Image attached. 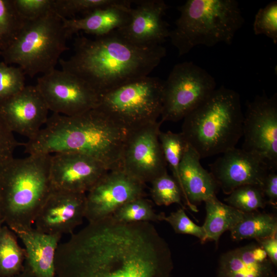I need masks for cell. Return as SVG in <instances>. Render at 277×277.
Segmentation results:
<instances>
[{
    "label": "cell",
    "instance_id": "obj_1",
    "mask_svg": "<svg viewBox=\"0 0 277 277\" xmlns=\"http://www.w3.org/2000/svg\"><path fill=\"white\" fill-rule=\"evenodd\" d=\"M166 54L162 45L138 46L115 30L94 38H76L73 54L59 63L62 70L77 76L101 95L148 76Z\"/></svg>",
    "mask_w": 277,
    "mask_h": 277
},
{
    "label": "cell",
    "instance_id": "obj_2",
    "mask_svg": "<svg viewBox=\"0 0 277 277\" xmlns=\"http://www.w3.org/2000/svg\"><path fill=\"white\" fill-rule=\"evenodd\" d=\"M128 131L95 108L80 114L52 113L37 135L24 144L29 154L75 152L107 168H120Z\"/></svg>",
    "mask_w": 277,
    "mask_h": 277
},
{
    "label": "cell",
    "instance_id": "obj_3",
    "mask_svg": "<svg viewBox=\"0 0 277 277\" xmlns=\"http://www.w3.org/2000/svg\"><path fill=\"white\" fill-rule=\"evenodd\" d=\"M172 254L140 239L118 234L88 244L58 277H170Z\"/></svg>",
    "mask_w": 277,
    "mask_h": 277
},
{
    "label": "cell",
    "instance_id": "obj_4",
    "mask_svg": "<svg viewBox=\"0 0 277 277\" xmlns=\"http://www.w3.org/2000/svg\"><path fill=\"white\" fill-rule=\"evenodd\" d=\"M50 156L13 157L0 167V216L14 232L32 227L51 190Z\"/></svg>",
    "mask_w": 277,
    "mask_h": 277
},
{
    "label": "cell",
    "instance_id": "obj_5",
    "mask_svg": "<svg viewBox=\"0 0 277 277\" xmlns=\"http://www.w3.org/2000/svg\"><path fill=\"white\" fill-rule=\"evenodd\" d=\"M243 118L239 94L221 86L183 118L181 133L202 159L235 147Z\"/></svg>",
    "mask_w": 277,
    "mask_h": 277
},
{
    "label": "cell",
    "instance_id": "obj_6",
    "mask_svg": "<svg viewBox=\"0 0 277 277\" xmlns=\"http://www.w3.org/2000/svg\"><path fill=\"white\" fill-rule=\"evenodd\" d=\"M178 10L180 15L169 37L179 56L199 45H230L244 23L235 0H188Z\"/></svg>",
    "mask_w": 277,
    "mask_h": 277
},
{
    "label": "cell",
    "instance_id": "obj_7",
    "mask_svg": "<svg viewBox=\"0 0 277 277\" xmlns=\"http://www.w3.org/2000/svg\"><path fill=\"white\" fill-rule=\"evenodd\" d=\"M69 36L62 18L52 10L27 22L4 51L6 61L17 65L25 75L47 73L55 69L61 55L68 49Z\"/></svg>",
    "mask_w": 277,
    "mask_h": 277
},
{
    "label": "cell",
    "instance_id": "obj_8",
    "mask_svg": "<svg viewBox=\"0 0 277 277\" xmlns=\"http://www.w3.org/2000/svg\"><path fill=\"white\" fill-rule=\"evenodd\" d=\"M164 81L149 76L128 82L100 95L96 107L127 131L158 121Z\"/></svg>",
    "mask_w": 277,
    "mask_h": 277
},
{
    "label": "cell",
    "instance_id": "obj_9",
    "mask_svg": "<svg viewBox=\"0 0 277 277\" xmlns=\"http://www.w3.org/2000/svg\"><path fill=\"white\" fill-rule=\"evenodd\" d=\"M215 89V79L205 69L192 62L176 64L164 81L160 122L183 120Z\"/></svg>",
    "mask_w": 277,
    "mask_h": 277
},
{
    "label": "cell",
    "instance_id": "obj_10",
    "mask_svg": "<svg viewBox=\"0 0 277 277\" xmlns=\"http://www.w3.org/2000/svg\"><path fill=\"white\" fill-rule=\"evenodd\" d=\"M242 149L260 156L273 170L277 168V94L256 95L244 114Z\"/></svg>",
    "mask_w": 277,
    "mask_h": 277
},
{
    "label": "cell",
    "instance_id": "obj_11",
    "mask_svg": "<svg viewBox=\"0 0 277 277\" xmlns=\"http://www.w3.org/2000/svg\"><path fill=\"white\" fill-rule=\"evenodd\" d=\"M49 110L67 116L97 107L100 95L83 80L69 72L54 70L43 74L35 85Z\"/></svg>",
    "mask_w": 277,
    "mask_h": 277
},
{
    "label": "cell",
    "instance_id": "obj_12",
    "mask_svg": "<svg viewBox=\"0 0 277 277\" xmlns=\"http://www.w3.org/2000/svg\"><path fill=\"white\" fill-rule=\"evenodd\" d=\"M161 124L157 121L128 131L120 168L144 184L167 172L159 138Z\"/></svg>",
    "mask_w": 277,
    "mask_h": 277
},
{
    "label": "cell",
    "instance_id": "obj_13",
    "mask_svg": "<svg viewBox=\"0 0 277 277\" xmlns=\"http://www.w3.org/2000/svg\"><path fill=\"white\" fill-rule=\"evenodd\" d=\"M144 186L121 168L108 171L86 193L85 218L92 222L112 216L126 203L144 197Z\"/></svg>",
    "mask_w": 277,
    "mask_h": 277
},
{
    "label": "cell",
    "instance_id": "obj_14",
    "mask_svg": "<svg viewBox=\"0 0 277 277\" xmlns=\"http://www.w3.org/2000/svg\"><path fill=\"white\" fill-rule=\"evenodd\" d=\"M209 166L217 187L227 195L243 185L262 188L265 177L273 170L258 155L236 147L222 153Z\"/></svg>",
    "mask_w": 277,
    "mask_h": 277
},
{
    "label": "cell",
    "instance_id": "obj_15",
    "mask_svg": "<svg viewBox=\"0 0 277 277\" xmlns=\"http://www.w3.org/2000/svg\"><path fill=\"white\" fill-rule=\"evenodd\" d=\"M108 171L100 161L84 154L61 152L50 156L52 189L86 194Z\"/></svg>",
    "mask_w": 277,
    "mask_h": 277
},
{
    "label": "cell",
    "instance_id": "obj_16",
    "mask_svg": "<svg viewBox=\"0 0 277 277\" xmlns=\"http://www.w3.org/2000/svg\"><path fill=\"white\" fill-rule=\"evenodd\" d=\"M85 211L86 193L51 189L36 216L35 228L49 234L72 233Z\"/></svg>",
    "mask_w": 277,
    "mask_h": 277
},
{
    "label": "cell",
    "instance_id": "obj_17",
    "mask_svg": "<svg viewBox=\"0 0 277 277\" xmlns=\"http://www.w3.org/2000/svg\"><path fill=\"white\" fill-rule=\"evenodd\" d=\"M49 109L35 86H25L19 92L0 102V114L10 130L35 137L46 123Z\"/></svg>",
    "mask_w": 277,
    "mask_h": 277
},
{
    "label": "cell",
    "instance_id": "obj_18",
    "mask_svg": "<svg viewBox=\"0 0 277 277\" xmlns=\"http://www.w3.org/2000/svg\"><path fill=\"white\" fill-rule=\"evenodd\" d=\"M128 22L116 30L125 39L140 47L162 45L169 37L168 24L163 17L168 8L163 0L134 1Z\"/></svg>",
    "mask_w": 277,
    "mask_h": 277
},
{
    "label": "cell",
    "instance_id": "obj_19",
    "mask_svg": "<svg viewBox=\"0 0 277 277\" xmlns=\"http://www.w3.org/2000/svg\"><path fill=\"white\" fill-rule=\"evenodd\" d=\"M201 159L188 144L180 165L177 182L186 204L194 212L198 211L197 205L216 197L218 187L211 173L201 165Z\"/></svg>",
    "mask_w": 277,
    "mask_h": 277
},
{
    "label": "cell",
    "instance_id": "obj_20",
    "mask_svg": "<svg viewBox=\"0 0 277 277\" xmlns=\"http://www.w3.org/2000/svg\"><path fill=\"white\" fill-rule=\"evenodd\" d=\"M273 265L258 243H251L223 253L217 277H272Z\"/></svg>",
    "mask_w": 277,
    "mask_h": 277
},
{
    "label": "cell",
    "instance_id": "obj_21",
    "mask_svg": "<svg viewBox=\"0 0 277 277\" xmlns=\"http://www.w3.org/2000/svg\"><path fill=\"white\" fill-rule=\"evenodd\" d=\"M133 2L118 0L115 4L96 9L81 18H61L69 37L80 31L96 36H103L127 24Z\"/></svg>",
    "mask_w": 277,
    "mask_h": 277
},
{
    "label": "cell",
    "instance_id": "obj_22",
    "mask_svg": "<svg viewBox=\"0 0 277 277\" xmlns=\"http://www.w3.org/2000/svg\"><path fill=\"white\" fill-rule=\"evenodd\" d=\"M14 233L24 245L25 264L35 277H55V254L62 236L32 227Z\"/></svg>",
    "mask_w": 277,
    "mask_h": 277
},
{
    "label": "cell",
    "instance_id": "obj_23",
    "mask_svg": "<svg viewBox=\"0 0 277 277\" xmlns=\"http://www.w3.org/2000/svg\"><path fill=\"white\" fill-rule=\"evenodd\" d=\"M204 203L206 215L202 227L207 241L217 243L224 232L231 230L242 220L245 213L221 202L216 197Z\"/></svg>",
    "mask_w": 277,
    "mask_h": 277
},
{
    "label": "cell",
    "instance_id": "obj_24",
    "mask_svg": "<svg viewBox=\"0 0 277 277\" xmlns=\"http://www.w3.org/2000/svg\"><path fill=\"white\" fill-rule=\"evenodd\" d=\"M236 241L261 239L277 234V219L270 213L258 211L245 213L242 220L229 231Z\"/></svg>",
    "mask_w": 277,
    "mask_h": 277
},
{
    "label": "cell",
    "instance_id": "obj_25",
    "mask_svg": "<svg viewBox=\"0 0 277 277\" xmlns=\"http://www.w3.org/2000/svg\"><path fill=\"white\" fill-rule=\"evenodd\" d=\"M16 238L8 226H3L0 229V277H13L24 267L25 251Z\"/></svg>",
    "mask_w": 277,
    "mask_h": 277
},
{
    "label": "cell",
    "instance_id": "obj_26",
    "mask_svg": "<svg viewBox=\"0 0 277 277\" xmlns=\"http://www.w3.org/2000/svg\"><path fill=\"white\" fill-rule=\"evenodd\" d=\"M164 213H156L151 202L144 197L132 200L118 209L111 216L123 223L159 222Z\"/></svg>",
    "mask_w": 277,
    "mask_h": 277
},
{
    "label": "cell",
    "instance_id": "obj_27",
    "mask_svg": "<svg viewBox=\"0 0 277 277\" xmlns=\"http://www.w3.org/2000/svg\"><path fill=\"white\" fill-rule=\"evenodd\" d=\"M228 205L244 213L258 211L267 204L261 187L245 185L234 189L224 199Z\"/></svg>",
    "mask_w": 277,
    "mask_h": 277
},
{
    "label": "cell",
    "instance_id": "obj_28",
    "mask_svg": "<svg viewBox=\"0 0 277 277\" xmlns=\"http://www.w3.org/2000/svg\"><path fill=\"white\" fill-rule=\"evenodd\" d=\"M159 138L166 162L170 168L172 176L177 182L180 165L188 143L181 132L160 131Z\"/></svg>",
    "mask_w": 277,
    "mask_h": 277
},
{
    "label": "cell",
    "instance_id": "obj_29",
    "mask_svg": "<svg viewBox=\"0 0 277 277\" xmlns=\"http://www.w3.org/2000/svg\"><path fill=\"white\" fill-rule=\"evenodd\" d=\"M26 22L18 15L12 1L0 0V47L6 49Z\"/></svg>",
    "mask_w": 277,
    "mask_h": 277
},
{
    "label": "cell",
    "instance_id": "obj_30",
    "mask_svg": "<svg viewBox=\"0 0 277 277\" xmlns=\"http://www.w3.org/2000/svg\"><path fill=\"white\" fill-rule=\"evenodd\" d=\"M150 195L157 206H169L177 204L184 208L182 194L176 181L167 172L157 177L150 182Z\"/></svg>",
    "mask_w": 277,
    "mask_h": 277
},
{
    "label": "cell",
    "instance_id": "obj_31",
    "mask_svg": "<svg viewBox=\"0 0 277 277\" xmlns=\"http://www.w3.org/2000/svg\"><path fill=\"white\" fill-rule=\"evenodd\" d=\"M118 0H53L52 10L62 18L77 13L85 15L116 3Z\"/></svg>",
    "mask_w": 277,
    "mask_h": 277
},
{
    "label": "cell",
    "instance_id": "obj_32",
    "mask_svg": "<svg viewBox=\"0 0 277 277\" xmlns=\"http://www.w3.org/2000/svg\"><path fill=\"white\" fill-rule=\"evenodd\" d=\"M255 35L263 34L277 44V1L268 3L256 13L253 24Z\"/></svg>",
    "mask_w": 277,
    "mask_h": 277
},
{
    "label": "cell",
    "instance_id": "obj_33",
    "mask_svg": "<svg viewBox=\"0 0 277 277\" xmlns=\"http://www.w3.org/2000/svg\"><path fill=\"white\" fill-rule=\"evenodd\" d=\"M25 75L19 67L0 62V102L16 94L25 87Z\"/></svg>",
    "mask_w": 277,
    "mask_h": 277
},
{
    "label": "cell",
    "instance_id": "obj_34",
    "mask_svg": "<svg viewBox=\"0 0 277 277\" xmlns=\"http://www.w3.org/2000/svg\"><path fill=\"white\" fill-rule=\"evenodd\" d=\"M163 221L167 222L176 233L188 234L197 238L201 243L207 241L206 235L202 226L195 224L186 214L184 209L180 208L166 216Z\"/></svg>",
    "mask_w": 277,
    "mask_h": 277
},
{
    "label": "cell",
    "instance_id": "obj_35",
    "mask_svg": "<svg viewBox=\"0 0 277 277\" xmlns=\"http://www.w3.org/2000/svg\"><path fill=\"white\" fill-rule=\"evenodd\" d=\"M14 6L25 22L35 20L52 10L53 0H14Z\"/></svg>",
    "mask_w": 277,
    "mask_h": 277
},
{
    "label": "cell",
    "instance_id": "obj_36",
    "mask_svg": "<svg viewBox=\"0 0 277 277\" xmlns=\"http://www.w3.org/2000/svg\"><path fill=\"white\" fill-rule=\"evenodd\" d=\"M13 133L0 114V167L13 157V152L20 144Z\"/></svg>",
    "mask_w": 277,
    "mask_h": 277
},
{
    "label": "cell",
    "instance_id": "obj_37",
    "mask_svg": "<svg viewBox=\"0 0 277 277\" xmlns=\"http://www.w3.org/2000/svg\"><path fill=\"white\" fill-rule=\"evenodd\" d=\"M276 170L270 171L265 177L262 190L267 203L274 207L277 206V173Z\"/></svg>",
    "mask_w": 277,
    "mask_h": 277
},
{
    "label": "cell",
    "instance_id": "obj_38",
    "mask_svg": "<svg viewBox=\"0 0 277 277\" xmlns=\"http://www.w3.org/2000/svg\"><path fill=\"white\" fill-rule=\"evenodd\" d=\"M264 249L274 267L277 266V234L264 239L256 240Z\"/></svg>",
    "mask_w": 277,
    "mask_h": 277
},
{
    "label": "cell",
    "instance_id": "obj_39",
    "mask_svg": "<svg viewBox=\"0 0 277 277\" xmlns=\"http://www.w3.org/2000/svg\"><path fill=\"white\" fill-rule=\"evenodd\" d=\"M3 221H2V219H1V216H0V229H1L2 228V227H3V225H3Z\"/></svg>",
    "mask_w": 277,
    "mask_h": 277
},
{
    "label": "cell",
    "instance_id": "obj_40",
    "mask_svg": "<svg viewBox=\"0 0 277 277\" xmlns=\"http://www.w3.org/2000/svg\"><path fill=\"white\" fill-rule=\"evenodd\" d=\"M272 277H276L275 275H273Z\"/></svg>",
    "mask_w": 277,
    "mask_h": 277
}]
</instances>
